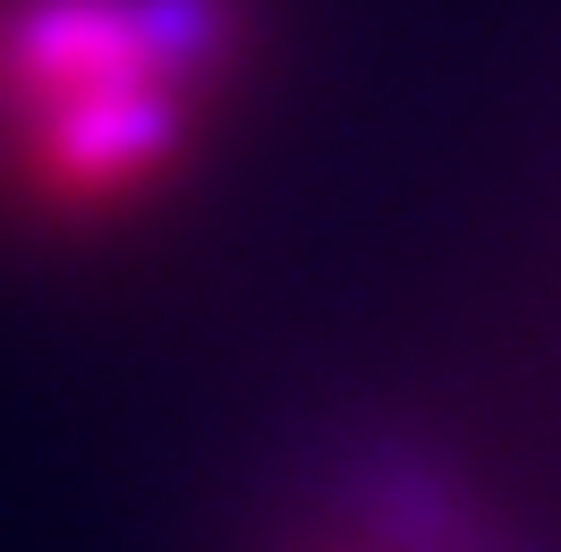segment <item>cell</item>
Wrapping results in <instances>:
<instances>
[{
  "label": "cell",
  "mask_w": 561,
  "mask_h": 552,
  "mask_svg": "<svg viewBox=\"0 0 561 552\" xmlns=\"http://www.w3.org/2000/svg\"><path fill=\"white\" fill-rule=\"evenodd\" d=\"M247 0H0V179L51 221L162 196L230 103Z\"/></svg>",
  "instance_id": "obj_1"
},
{
  "label": "cell",
  "mask_w": 561,
  "mask_h": 552,
  "mask_svg": "<svg viewBox=\"0 0 561 552\" xmlns=\"http://www.w3.org/2000/svg\"><path fill=\"white\" fill-rule=\"evenodd\" d=\"M307 552H519L493 510L434 459H366Z\"/></svg>",
  "instance_id": "obj_2"
}]
</instances>
